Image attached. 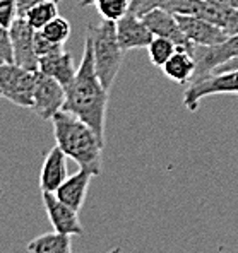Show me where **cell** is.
Wrapping results in <instances>:
<instances>
[{
    "label": "cell",
    "mask_w": 238,
    "mask_h": 253,
    "mask_svg": "<svg viewBox=\"0 0 238 253\" xmlns=\"http://www.w3.org/2000/svg\"><path fill=\"white\" fill-rule=\"evenodd\" d=\"M232 69H238V58H235V60H232V62H228V63H225V65H221V67H218V69L214 70L213 74L225 72V70H232Z\"/></svg>",
    "instance_id": "obj_28"
},
{
    "label": "cell",
    "mask_w": 238,
    "mask_h": 253,
    "mask_svg": "<svg viewBox=\"0 0 238 253\" xmlns=\"http://www.w3.org/2000/svg\"><path fill=\"white\" fill-rule=\"evenodd\" d=\"M42 35L47 40H50L51 43L57 44H64L70 36V22L65 19V17H53L43 29H40Z\"/></svg>",
    "instance_id": "obj_20"
},
{
    "label": "cell",
    "mask_w": 238,
    "mask_h": 253,
    "mask_svg": "<svg viewBox=\"0 0 238 253\" xmlns=\"http://www.w3.org/2000/svg\"><path fill=\"white\" fill-rule=\"evenodd\" d=\"M36 77L38 72L35 70H28L17 63H3L0 65V92L16 106L31 110Z\"/></svg>",
    "instance_id": "obj_4"
},
{
    "label": "cell",
    "mask_w": 238,
    "mask_h": 253,
    "mask_svg": "<svg viewBox=\"0 0 238 253\" xmlns=\"http://www.w3.org/2000/svg\"><path fill=\"white\" fill-rule=\"evenodd\" d=\"M144 22L147 28L152 31L154 36H161V38H168L177 44L178 48H187V50H194V44L187 42L180 29V24L177 21V16L165 9H152L147 14L143 16Z\"/></svg>",
    "instance_id": "obj_12"
},
{
    "label": "cell",
    "mask_w": 238,
    "mask_h": 253,
    "mask_svg": "<svg viewBox=\"0 0 238 253\" xmlns=\"http://www.w3.org/2000/svg\"><path fill=\"white\" fill-rule=\"evenodd\" d=\"M55 2H60V0H55Z\"/></svg>",
    "instance_id": "obj_31"
},
{
    "label": "cell",
    "mask_w": 238,
    "mask_h": 253,
    "mask_svg": "<svg viewBox=\"0 0 238 253\" xmlns=\"http://www.w3.org/2000/svg\"><path fill=\"white\" fill-rule=\"evenodd\" d=\"M207 2L221 7H230V9H238V0H207Z\"/></svg>",
    "instance_id": "obj_27"
},
{
    "label": "cell",
    "mask_w": 238,
    "mask_h": 253,
    "mask_svg": "<svg viewBox=\"0 0 238 253\" xmlns=\"http://www.w3.org/2000/svg\"><path fill=\"white\" fill-rule=\"evenodd\" d=\"M65 103V87L53 77L45 76L38 70L35 85V96H33L31 110L38 115L42 120H51L58 111L64 110Z\"/></svg>",
    "instance_id": "obj_7"
},
{
    "label": "cell",
    "mask_w": 238,
    "mask_h": 253,
    "mask_svg": "<svg viewBox=\"0 0 238 253\" xmlns=\"http://www.w3.org/2000/svg\"><path fill=\"white\" fill-rule=\"evenodd\" d=\"M67 180V156L58 146L48 151L40 171V190L55 193Z\"/></svg>",
    "instance_id": "obj_13"
},
{
    "label": "cell",
    "mask_w": 238,
    "mask_h": 253,
    "mask_svg": "<svg viewBox=\"0 0 238 253\" xmlns=\"http://www.w3.org/2000/svg\"><path fill=\"white\" fill-rule=\"evenodd\" d=\"M93 46V60L95 69L101 84L110 91L111 84L115 83L120 72L124 53L117 38V26L113 21L103 19L99 24L88 26V36Z\"/></svg>",
    "instance_id": "obj_3"
},
{
    "label": "cell",
    "mask_w": 238,
    "mask_h": 253,
    "mask_svg": "<svg viewBox=\"0 0 238 253\" xmlns=\"http://www.w3.org/2000/svg\"><path fill=\"white\" fill-rule=\"evenodd\" d=\"M163 74L177 84H190L195 76V58L187 48H177L170 60L161 67Z\"/></svg>",
    "instance_id": "obj_16"
},
{
    "label": "cell",
    "mask_w": 238,
    "mask_h": 253,
    "mask_svg": "<svg viewBox=\"0 0 238 253\" xmlns=\"http://www.w3.org/2000/svg\"><path fill=\"white\" fill-rule=\"evenodd\" d=\"M40 2H43V0H16V3H17V17H24L26 12H28L33 5H36V3H40Z\"/></svg>",
    "instance_id": "obj_26"
},
{
    "label": "cell",
    "mask_w": 238,
    "mask_h": 253,
    "mask_svg": "<svg viewBox=\"0 0 238 253\" xmlns=\"http://www.w3.org/2000/svg\"><path fill=\"white\" fill-rule=\"evenodd\" d=\"M96 7L105 21L117 22L130 10V0H99Z\"/></svg>",
    "instance_id": "obj_21"
},
{
    "label": "cell",
    "mask_w": 238,
    "mask_h": 253,
    "mask_svg": "<svg viewBox=\"0 0 238 253\" xmlns=\"http://www.w3.org/2000/svg\"><path fill=\"white\" fill-rule=\"evenodd\" d=\"M115 26H117L118 43L124 51L134 50V48H147L154 38V35L147 28L143 17L130 12V10L122 19L115 22Z\"/></svg>",
    "instance_id": "obj_10"
},
{
    "label": "cell",
    "mask_w": 238,
    "mask_h": 253,
    "mask_svg": "<svg viewBox=\"0 0 238 253\" xmlns=\"http://www.w3.org/2000/svg\"><path fill=\"white\" fill-rule=\"evenodd\" d=\"M192 55L195 58V76L192 81H199L211 76L218 67L238 58V35L228 36L214 46H194Z\"/></svg>",
    "instance_id": "obj_6"
},
{
    "label": "cell",
    "mask_w": 238,
    "mask_h": 253,
    "mask_svg": "<svg viewBox=\"0 0 238 253\" xmlns=\"http://www.w3.org/2000/svg\"><path fill=\"white\" fill-rule=\"evenodd\" d=\"M57 146L67 158L74 159L81 169L91 171L95 176L101 174V156L105 140L88 124L67 111H58L51 118Z\"/></svg>",
    "instance_id": "obj_2"
},
{
    "label": "cell",
    "mask_w": 238,
    "mask_h": 253,
    "mask_svg": "<svg viewBox=\"0 0 238 253\" xmlns=\"http://www.w3.org/2000/svg\"><path fill=\"white\" fill-rule=\"evenodd\" d=\"M57 3L58 2H55V0H43V2L33 5L24 16L26 22H28L33 29H36V31L43 29L53 17L58 16Z\"/></svg>",
    "instance_id": "obj_18"
},
{
    "label": "cell",
    "mask_w": 238,
    "mask_h": 253,
    "mask_svg": "<svg viewBox=\"0 0 238 253\" xmlns=\"http://www.w3.org/2000/svg\"><path fill=\"white\" fill-rule=\"evenodd\" d=\"M10 42H12L14 63L28 70L38 72V55L35 50V33L24 17H17L9 28Z\"/></svg>",
    "instance_id": "obj_9"
},
{
    "label": "cell",
    "mask_w": 238,
    "mask_h": 253,
    "mask_svg": "<svg viewBox=\"0 0 238 253\" xmlns=\"http://www.w3.org/2000/svg\"><path fill=\"white\" fill-rule=\"evenodd\" d=\"M3 63H14V51L9 29L0 26V65Z\"/></svg>",
    "instance_id": "obj_22"
},
{
    "label": "cell",
    "mask_w": 238,
    "mask_h": 253,
    "mask_svg": "<svg viewBox=\"0 0 238 253\" xmlns=\"http://www.w3.org/2000/svg\"><path fill=\"white\" fill-rule=\"evenodd\" d=\"M99 0H81V7H88V5H93V3H98Z\"/></svg>",
    "instance_id": "obj_29"
},
{
    "label": "cell",
    "mask_w": 238,
    "mask_h": 253,
    "mask_svg": "<svg viewBox=\"0 0 238 253\" xmlns=\"http://www.w3.org/2000/svg\"><path fill=\"white\" fill-rule=\"evenodd\" d=\"M16 19H17L16 0H0V26L9 29Z\"/></svg>",
    "instance_id": "obj_23"
},
{
    "label": "cell",
    "mask_w": 238,
    "mask_h": 253,
    "mask_svg": "<svg viewBox=\"0 0 238 253\" xmlns=\"http://www.w3.org/2000/svg\"><path fill=\"white\" fill-rule=\"evenodd\" d=\"M177 21L187 42H190L194 46H214L228 38L221 28L200 17L177 16Z\"/></svg>",
    "instance_id": "obj_11"
},
{
    "label": "cell",
    "mask_w": 238,
    "mask_h": 253,
    "mask_svg": "<svg viewBox=\"0 0 238 253\" xmlns=\"http://www.w3.org/2000/svg\"><path fill=\"white\" fill-rule=\"evenodd\" d=\"M42 199L53 231L69 234V236H81V234H84V228L79 219V212L76 209H72L65 202H62L55 193L42 192Z\"/></svg>",
    "instance_id": "obj_8"
},
{
    "label": "cell",
    "mask_w": 238,
    "mask_h": 253,
    "mask_svg": "<svg viewBox=\"0 0 238 253\" xmlns=\"http://www.w3.org/2000/svg\"><path fill=\"white\" fill-rule=\"evenodd\" d=\"M170 0H130V12L143 17L152 9H163Z\"/></svg>",
    "instance_id": "obj_24"
},
{
    "label": "cell",
    "mask_w": 238,
    "mask_h": 253,
    "mask_svg": "<svg viewBox=\"0 0 238 253\" xmlns=\"http://www.w3.org/2000/svg\"><path fill=\"white\" fill-rule=\"evenodd\" d=\"M106 110H108V89L101 84L96 74L93 46L86 38L76 77L65 87L64 111L88 124L105 140Z\"/></svg>",
    "instance_id": "obj_1"
},
{
    "label": "cell",
    "mask_w": 238,
    "mask_h": 253,
    "mask_svg": "<svg viewBox=\"0 0 238 253\" xmlns=\"http://www.w3.org/2000/svg\"><path fill=\"white\" fill-rule=\"evenodd\" d=\"M177 44L168 38H161V36H154L152 42L147 46V55H149V60L152 65L159 67L161 69L166 62L170 60V57L177 51Z\"/></svg>",
    "instance_id": "obj_19"
},
{
    "label": "cell",
    "mask_w": 238,
    "mask_h": 253,
    "mask_svg": "<svg viewBox=\"0 0 238 253\" xmlns=\"http://www.w3.org/2000/svg\"><path fill=\"white\" fill-rule=\"evenodd\" d=\"M35 50L40 58V57H45V55H50V53H55V51L64 50V44L51 43L50 40H47L42 35V31H36L35 33Z\"/></svg>",
    "instance_id": "obj_25"
},
{
    "label": "cell",
    "mask_w": 238,
    "mask_h": 253,
    "mask_svg": "<svg viewBox=\"0 0 238 253\" xmlns=\"http://www.w3.org/2000/svg\"><path fill=\"white\" fill-rule=\"evenodd\" d=\"M38 70L45 76L53 77L58 81L64 87H67L76 77V65H74V58L65 50L55 51V53L45 55L38 58Z\"/></svg>",
    "instance_id": "obj_15"
},
{
    "label": "cell",
    "mask_w": 238,
    "mask_h": 253,
    "mask_svg": "<svg viewBox=\"0 0 238 253\" xmlns=\"http://www.w3.org/2000/svg\"><path fill=\"white\" fill-rule=\"evenodd\" d=\"M108 253H120V248H111Z\"/></svg>",
    "instance_id": "obj_30"
},
{
    "label": "cell",
    "mask_w": 238,
    "mask_h": 253,
    "mask_svg": "<svg viewBox=\"0 0 238 253\" xmlns=\"http://www.w3.org/2000/svg\"><path fill=\"white\" fill-rule=\"evenodd\" d=\"M0 96H2V92H0Z\"/></svg>",
    "instance_id": "obj_32"
},
{
    "label": "cell",
    "mask_w": 238,
    "mask_h": 253,
    "mask_svg": "<svg viewBox=\"0 0 238 253\" xmlns=\"http://www.w3.org/2000/svg\"><path fill=\"white\" fill-rule=\"evenodd\" d=\"M214 94H238V69L211 74L199 81H192L184 92V106L194 113L204 98Z\"/></svg>",
    "instance_id": "obj_5"
},
{
    "label": "cell",
    "mask_w": 238,
    "mask_h": 253,
    "mask_svg": "<svg viewBox=\"0 0 238 253\" xmlns=\"http://www.w3.org/2000/svg\"><path fill=\"white\" fill-rule=\"evenodd\" d=\"M95 178V174L88 169H81L77 173H74L72 176H67V180L58 187V190L55 192V195L65 202L67 206H70L72 209H76L79 212L83 209L84 202H86L88 197V190L89 183Z\"/></svg>",
    "instance_id": "obj_14"
},
{
    "label": "cell",
    "mask_w": 238,
    "mask_h": 253,
    "mask_svg": "<svg viewBox=\"0 0 238 253\" xmlns=\"http://www.w3.org/2000/svg\"><path fill=\"white\" fill-rule=\"evenodd\" d=\"M26 248L29 253H72L70 236L57 231L45 233L33 238Z\"/></svg>",
    "instance_id": "obj_17"
}]
</instances>
